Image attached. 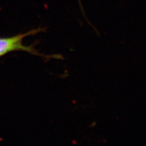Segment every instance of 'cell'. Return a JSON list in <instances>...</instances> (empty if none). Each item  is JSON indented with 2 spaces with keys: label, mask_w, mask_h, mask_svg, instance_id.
Instances as JSON below:
<instances>
[{
  "label": "cell",
  "mask_w": 146,
  "mask_h": 146,
  "mask_svg": "<svg viewBox=\"0 0 146 146\" xmlns=\"http://www.w3.org/2000/svg\"><path fill=\"white\" fill-rule=\"evenodd\" d=\"M43 31L44 29L43 28L34 29L16 35L7 36V37H0V58L9 53L14 51H24L29 52L35 56L49 58V56L38 52L34 48L33 45L27 46L23 43L24 39L27 36L36 34Z\"/></svg>",
  "instance_id": "6da1fadb"
}]
</instances>
